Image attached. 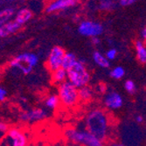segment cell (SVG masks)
Wrapping results in <instances>:
<instances>
[{
  "label": "cell",
  "instance_id": "16",
  "mask_svg": "<svg viewBox=\"0 0 146 146\" xmlns=\"http://www.w3.org/2000/svg\"><path fill=\"white\" fill-rule=\"evenodd\" d=\"M93 60H94L95 63L102 68H109L110 67V60H108V59L98 51L93 54Z\"/></svg>",
  "mask_w": 146,
  "mask_h": 146
},
{
  "label": "cell",
  "instance_id": "1",
  "mask_svg": "<svg viewBox=\"0 0 146 146\" xmlns=\"http://www.w3.org/2000/svg\"><path fill=\"white\" fill-rule=\"evenodd\" d=\"M86 130L102 142L110 137L111 129V119L104 110L96 108L91 110L86 116Z\"/></svg>",
  "mask_w": 146,
  "mask_h": 146
},
{
  "label": "cell",
  "instance_id": "15",
  "mask_svg": "<svg viewBox=\"0 0 146 146\" xmlns=\"http://www.w3.org/2000/svg\"><path fill=\"white\" fill-rule=\"evenodd\" d=\"M33 17V13L30 10L28 9H21L18 11L16 18H15V22H17L19 25H23L29 21Z\"/></svg>",
  "mask_w": 146,
  "mask_h": 146
},
{
  "label": "cell",
  "instance_id": "17",
  "mask_svg": "<svg viewBox=\"0 0 146 146\" xmlns=\"http://www.w3.org/2000/svg\"><path fill=\"white\" fill-rule=\"evenodd\" d=\"M137 58L141 64L146 63V48L142 40H137L135 43Z\"/></svg>",
  "mask_w": 146,
  "mask_h": 146
},
{
  "label": "cell",
  "instance_id": "14",
  "mask_svg": "<svg viewBox=\"0 0 146 146\" xmlns=\"http://www.w3.org/2000/svg\"><path fill=\"white\" fill-rule=\"evenodd\" d=\"M93 96H94V91L88 85L78 88L79 102H88L93 98Z\"/></svg>",
  "mask_w": 146,
  "mask_h": 146
},
{
  "label": "cell",
  "instance_id": "26",
  "mask_svg": "<svg viewBox=\"0 0 146 146\" xmlns=\"http://www.w3.org/2000/svg\"><path fill=\"white\" fill-rule=\"evenodd\" d=\"M137 1V0H120V5L122 6H128V5H130Z\"/></svg>",
  "mask_w": 146,
  "mask_h": 146
},
{
  "label": "cell",
  "instance_id": "23",
  "mask_svg": "<svg viewBox=\"0 0 146 146\" xmlns=\"http://www.w3.org/2000/svg\"><path fill=\"white\" fill-rule=\"evenodd\" d=\"M117 55V51L115 48H111L106 52V58L108 59V60H113L116 58Z\"/></svg>",
  "mask_w": 146,
  "mask_h": 146
},
{
  "label": "cell",
  "instance_id": "6",
  "mask_svg": "<svg viewBox=\"0 0 146 146\" xmlns=\"http://www.w3.org/2000/svg\"><path fill=\"white\" fill-rule=\"evenodd\" d=\"M65 54L66 51L60 46H54L52 48L46 62V67L51 73L61 68V63Z\"/></svg>",
  "mask_w": 146,
  "mask_h": 146
},
{
  "label": "cell",
  "instance_id": "32",
  "mask_svg": "<svg viewBox=\"0 0 146 146\" xmlns=\"http://www.w3.org/2000/svg\"><path fill=\"white\" fill-rule=\"evenodd\" d=\"M28 146H31V145H28Z\"/></svg>",
  "mask_w": 146,
  "mask_h": 146
},
{
  "label": "cell",
  "instance_id": "20",
  "mask_svg": "<svg viewBox=\"0 0 146 146\" xmlns=\"http://www.w3.org/2000/svg\"><path fill=\"white\" fill-rule=\"evenodd\" d=\"M13 14H14V11L11 8H7L0 11V26L7 23Z\"/></svg>",
  "mask_w": 146,
  "mask_h": 146
},
{
  "label": "cell",
  "instance_id": "29",
  "mask_svg": "<svg viewBox=\"0 0 146 146\" xmlns=\"http://www.w3.org/2000/svg\"><path fill=\"white\" fill-rule=\"evenodd\" d=\"M141 36L143 37V39H145V38H146V29H145V28H143V29L142 30V32H141Z\"/></svg>",
  "mask_w": 146,
  "mask_h": 146
},
{
  "label": "cell",
  "instance_id": "30",
  "mask_svg": "<svg viewBox=\"0 0 146 146\" xmlns=\"http://www.w3.org/2000/svg\"><path fill=\"white\" fill-rule=\"evenodd\" d=\"M100 89H101V91H102V93H104L105 90L107 89V87H106L105 85H103V84H101V85H100Z\"/></svg>",
  "mask_w": 146,
  "mask_h": 146
},
{
  "label": "cell",
  "instance_id": "21",
  "mask_svg": "<svg viewBox=\"0 0 146 146\" xmlns=\"http://www.w3.org/2000/svg\"><path fill=\"white\" fill-rule=\"evenodd\" d=\"M124 74H125V70H124V68L123 67H120V66L114 68L110 72V77L113 78V79H115V80H120V79H122L124 76Z\"/></svg>",
  "mask_w": 146,
  "mask_h": 146
},
{
  "label": "cell",
  "instance_id": "18",
  "mask_svg": "<svg viewBox=\"0 0 146 146\" xmlns=\"http://www.w3.org/2000/svg\"><path fill=\"white\" fill-rule=\"evenodd\" d=\"M77 57L74 54L73 52H66V54L63 57V60H62V63H61V68L65 70H68L77 61Z\"/></svg>",
  "mask_w": 146,
  "mask_h": 146
},
{
  "label": "cell",
  "instance_id": "7",
  "mask_svg": "<svg viewBox=\"0 0 146 146\" xmlns=\"http://www.w3.org/2000/svg\"><path fill=\"white\" fill-rule=\"evenodd\" d=\"M47 117V113L46 110L40 108H35L30 110L23 111L19 114V119L22 123H33L43 121Z\"/></svg>",
  "mask_w": 146,
  "mask_h": 146
},
{
  "label": "cell",
  "instance_id": "24",
  "mask_svg": "<svg viewBox=\"0 0 146 146\" xmlns=\"http://www.w3.org/2000/svg\"><path fill=\"white\" fill-rule=\"evenodd\" d=\"M6 96H7V91L5 90V88L0 86V102L5 101Z\"/></svg>",
  "mask_w": 146,
  "mask_h": 146
},
{
  "label": "cell",
  "instance_id": "27",
  "mask_svg": "<svg viewBox=\"0 0 146 146\" xmlns=\"http://www.w3.org/2000/svg\"><path fill=\"white\" fill-rule=\"evenodd\" d=\"M92 43L94 44V45H98L100 43L99 37H93L92 38Z\"/></svg>",
  "mask_w": 146,
  "mask_h": 146
},
{
  "label": "cell",
  "instance_id": "22",
  "mask_svg": "<svg viewBox=\"0 0 146 146\" xmlns=\"http://www.w3.org/2000/svg\"><path fill=\"white\" fill-rule=\"evenodd\" d=\"M124 88L125 90L130 95H134L135 93L137 92V86L136 83L131 81V80H127L124 83Z\"/></svg>",
  "mask_w": 146,
  "mask_h": 146
},
{
  "label": "cell",
  "instance_id": "19",
  "mask_svg": "<svg viewBox=\"0 0 146 146\" xmlns=\"http://www.w3.org/2000/svg\"><path fill=\"white\" fill-rule=\"evenodd\" d=\"M45 105L48 109L56 110L60 107V99L57 95H50L45 100Z\"/></svg>",
  "mask_w": 146,
  "mask_h": 146
},
{
  "label": "cell",
  "instance_id": "5",
  "mask_svg": "<svg viewBox=\"0 0 146 146\" xmlns=\"http://www.w3.org/2000/svg\"><path fill=\"white\" fill-rule=\"evenodd\" d=\"M38 62V57L33 52H24L10 61V67L20 70L23 74L27 75L32 73L33 68Z\"/></svg>",
  "mask_w": 146,
  "mask_h": 146
},
{
  "label": "cell",
  "instance_id": "13",
  "mask_svg": "<svg viewBox=\"0 0 146 146\" xmlns=\"http://www.w3.org/2000/svg\"><path fill=\"white\" fill-rule=\"evenodd\" d=\"M51 80L52 82L57 85H60V84L63 83L64 82L68 81L67 70L63 69L62 68H60L54 70V72H52Z\"/></svg>",
  "mask_w": 146,
  "mask_h": 146
},
{
  "label": "cell",
  "instance_id": "31",
  "mask_svg": "<svg viewBox=\"0 0 146 146\" xmlns=\"http://www.w3.org/2000/svg\"><path fill=\"white\" fill-rule=\"evenodd\" d=\"M110 146H123V144H122L120 143H111Z\"/></svg>",
  "mask_w": 146,
  "mask_h": 146
},
{
  "label": "cell",
  "instance_id": "3",
  "mask_svg": "<svg viewBox=\"0 0 146 146\" xmlns=\"http://www.w3.org/2000/svg\"><path fill=\"white\" fill-rule=\"evenodd\" d=\"M67 73L68 81L77 88L88 85L90 82L91 76L86 68V66L78 60L68 70H67Z\"/></svg>",
  "mask_w": 146,
  "mask_h": 146
},
{
  "label": "cell",
  "instance_id": "12",
  "mask_svg": "<svg viewBox=\"0 0 146 146\" xmlns=\"http://www.w3.org/2000/svg\"><path fill=\"white\" fill-rule=\"evenodd\" d=\"M20 26L21 25L15 21H8L0 26V37L6 38L12 33H15L20 28Z\"/></svg>",
  "mask_w": 146,
  "mask_h": 146
},
{
  "label": "cell",
  "instance_id": "9",
  "mask_svg": "<svg viewBox=\"0 0 146 146\" xmlns=\"http://www.w3.org/2000/svg\"><path fill=\"white\" fill-rule=\"evenodd\" d=\"M79 33L83 36L88 37H99L103 32L102 25L99 23L92 21H83L78 28Z\"/></svg>",
  "mask_w": 146,
  "mask_h": 146
},
{
  "label": "cell",
  "instance_id": "28",
  "mask_svg": "<svg viewBox=\"0 0 146 146\" xmlns=\"http://www.w3.org/2000/svg\"><path fill=\"white\" fill-rule=\"evenodd\" d=\"M136 122L137 123H142L143 122V117L142 115H137V117H136Z\"/></svg>",
  "mask_w": 146,
  "mask_h": 146
},
{
  "label": "cell",
  "instance_id": "10",
  "mask_svg": "<svg viewBox=\"0 0 146 146\" xmlns=\"http://www.w3.org/2000/svg\"><path fill=\"white\" fill-rule=\"evenodd\" d=\"M103 104L107 109L110 110H115L123 107V99L117 92L111 91L107 93L103 98Z\"/></svg>",
  "mask_w": 146,
  "mask_h": 146
},
{
  "label": "cell",
  "instance_id": "25",
  "mask_svg": "<svg viewBox=\"0 0 146 146\" xmlns=\"http://www.w3.org/2000/svg\"><path fill=\"white\" fill-rule=\"evenodd\" d=\"M9 128L10 127L7 123H5L4 122H0V133H3V134L6 133Z\"/></svg>",
  "mask_w": 146,
  "mask_h": 146
},
{
  "label": "cell",
  "instance_id": "8",
  "mask_svg": "<svg viewBox=\"0 0 146 146\" xmlns=\"http://www.w3.org/2000/svg\"><path fill=\"white\" fill-rule=\"evenodd\" d=\"M6 137L11 146H28V137L25 132L17 128L11 127L6 132Z\"/></svg>",
  "mask_w": 146,
  "mask_h": 146
},
{
  "label": "cell",
  "instance_id": "2",
  "mask_svg": "<svg viewBox=\"0 0 146 146\" xmlns=\"http://www.w3.org/2000/svg\"><path fill=\"white\" fill-rule=\"evenodd\" d=\"M64 135L70 142L82 146H104V143L93 136L86 129L68 128L64 131Z\"/></svg>",
  "mask_w": 146,
  "mask_h": 146
},
{
  "label": "cell",
  "instance_id": "11",
  "mask_svg": "<svg viewBox=\"0 0 146 146\" xmlns=\"http://www.w3.org/2000/svg\"><path fill=\"white\" fill-rule=\"evenodd\" d=\"M77 1L78 0H55L54 2H52L47 6L46 11L52 12L74 6L77 4Z\"/></svg>",
  "mask_w": 146,
  "mask_h": 146
},
{
  "label": "cell",
  "instance_id": "4",
  "mask_svg": "<svg viewBox=\"0 0 146 146\" xmlns=\"http://www.w3.org/2000/svg\"><path fill=\"white\" fill-rule=\"evenodd\" d=\"M58 97L60 103L64 108L71 109L79 103L78 88L68 81H66L58 87Z\"/></svg>",
  "mask_w": 146,
  "mask_h": 146
}]
</instances>
